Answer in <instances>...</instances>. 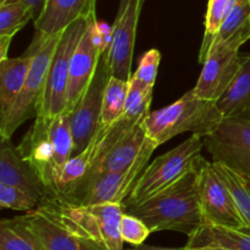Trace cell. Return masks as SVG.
<instances>
[{"label":"cell","mask_w":250,"mask_h":250,"mask_svg":"<svg viewBox=\"0 0 250 250\" xmlns=\"http://www.w3.org/2000/svg\"><path fill=\"white\" fill-rule=\"evenodd\" d=\"M189 250H229V249L222 248V247H216V246H204V247H194V248H189Z\"/></svg>","instance_id":"36"},{"label":"cell","mask_w":250,"mask_h":250,"mask_svg":"<svg viewBox=\"0 0 250 250\" xmlns=\"http://www.w3.org/2000/svg\"><path fill=\"white\" fill-rule=\"evenodd\" d=\"M214 164L226 185L229 186L237 208L246 222V229L242 231L250 234V180L221 164Z\"/></svg>","instance_id":"25"},{"label":"cell","mask_w":250,"mask_h":250,"mask_svg":"<svg viewBox=\"0 0 250 250\" xmlns=\"http://www.w3.org/2000/svg\"><path fill=\"white\" fill-rule=\"evenodd\" d=\"M203 137L192 134L180 146L158 156L144 168L122 205L139 204L185 177L203 160Z\"/></svg>","instance_id":"3"},{"label":"cell","mask_w":250,"mask_h":250,"mask_svg":"<svg viewBox=\"0 0 250 250\" xmlns=\"http://www.w3.org/2000/svg\"><path fill=\"white\" fill-rule=\"evenodd\" d=\"M22 2L23 5H26L29 9L32 14V21H37L39 19V16L43 12L44 7H45L46 0H0V4H5V2Z\"/></svg>","instance_id":"32"},{"label":"cell","mask_w":250,"mask_h":250,"mask_svg":"<svg viewBox=\"0 0 250 250\" xmlns=\"http://www.w3.org/2000/svg\"><path fill=\"white\" fill-rule=\"evenodd\" d=\"M77 241L80 242L81 250H104L103 248H100L98 244L93 243V242L85 241V239H80V238H77Z\"/></svg>","instance_id":"35"},{"label":"cell","mask_w":250,"mask_h":250,"mask_svg":"<svg viewBox=\"0 0 250 250\" xmlns=\"http://www.w3.org/2000/svg\"><path fill=\"white\" fill-rule=\"evenodd\" d=\"M88 17L77 20L66 27L61 33L53 60L49 66L37 116L55 117L66 112L71 59L84 33Z\"/></svg>","instance_id":"7"},{"label":"cell","mask_w":250,"mask_h":250,"mask_svg":"<svg viewBox=\"0 0 250 250\" xmlns=\"http://www.w3.org/2000/svg\"><path fill=\"white\" fill-rule=\"evenodd\" d=\"M224 119L248 117L250 114V54L243 55L241 67L229 88L216 100Z\"/></svg>","instance_id":"20"},{"label":"cell","mask_w":250,"mask_h":250,"mask_svg":"<svg viewBox=\"0 0 250 250\" xmlns=\"http://www.w3.org/2000/svg\"><path fill=\"white\" fill-rule=\"evenodd\" d=\"M0 250H41L38 243L19 217L0 222Z\"/></svg>","instance_id":"26"},{"label":"cell","mask_w":250,"mask_h":250,"mask_svg":"<svg viewBox=\"0 0 250 250\" xmlns=\"http://www.w3.org/2000/svg\"><path fill=\"white\" fill-rule=\"evenodd\" d=\"M146 0H120L119 11L111 26V43L104 54L107 70L115 77L129 80L137 27Z\"/></svg>","instance_id":"11"},{"label":"cell","mask_w":250,"mask_h":250,"mask_svg":"<svg viewBox=\"0 0 250 250\" xmlns=\"http://www.w3.org/2000/svg\"><path fill=\"white\" fill-rule=\"evenodd\" d=\"M129 87L125 105L124 117L129 120H138L150 112L153 100V87L144 84L134 75L128 80Z\"/></svg>","instance_id":"27"},{"label":"cell","mask_w":250,"mask_h":250,"mask_svg":"<svg viewBox=\"0 0 250 250\" xmlns=\"http://www.w3.org/2000/svg\"><path fill=\"white\" fill-rule=\"evenodd\" d=\"M0 207L2 209L29 212L41 207V204L24 190L0 183Z\"/></svg>","instance_id":"29"},{"label":"cell","mask_w":250,"mask_h":250,"mask_svg":"<svg viewBox=\"0 0 250 250\" xmlns=\"http://www.w3.org/2000/svg\"><path fill=\"white\" fill-rule=\"evenodd\" d=\"M146 115L132 121L121 132L116 141L107 149L106 153L93 165L84 180L99 175V173L125 170L136 161L139 154L143 151V149L150 141L146 134V125H144Z\"/></svg>","instance_id":"16"},{"label":"cell","mask_w":250,"mask_h":250,"mask_svg":"<svg viewBox=\"0 0 250 250\" xmlns=\"http://www.w3.org/2000/svg\"><path fill=\"white\" fill-rule=\"evenodd\" d=\"M199 166L200 164L180 181L144 202L122 205L124 212L143 220L151 232L193 234L205 224L199 194Z\"/></svg>","instance_id":"1"},{"label":"cell","mask_w":250,"mask_h":250,"mask_svg":"<svg viewBox=\"0 0 250 250\" xmlns=\"http://www.w3.org/2000/svg\"><path fill=\"white\" fill-rule=\"evenodd\" d=\"M98 0H46L45 7L37 21L36 33L55 36L80 19L97 14Z\"/></svg>","instance_id":"18"},{"label":"cell","mask_w":250,"mask_h":250,"mask_svg":"<svg viewBox=\"0 0 250 250\" xmlns=\"http://www.w3.org/2000/svg\"><path fill=\"white\" fill-rule=\"evenodd\" d=\"M237 2H238V0H209L208 1V9L204 21V37H203L202 46H200L199 51V61L202 63L207 58L208 51L214 43L222 23L229 16Z\"/></svg>","instance_id":"24"},{"label":"cell","mask_w":250,"mask_h":250,"mask_svg":"<svg viewBox=\"0 0 250 250\" xmlns=\"http://www.w3.org/2000/svg\"><path fill=\"white\" fill-rule=\"evenodd\" d=\"M222 120L216 102L199 98L190 89L172 104L149 112L144 125L149 138L160 146L185 132L204 138L219 127Z\"/></svg>","instance_id":"2"},{"label":"cell","mask_w":250,"mask_h":250,"mask_svg":"<svg viewBox=\"0 0 250 250\" xmlns=\"http://www.w3.org/2000/svg\"><path fill=\"white\" fill-rule=\"evenodd\" d=\"M243 55L237 49L212 43L193 92L199 98L216 102L229 88L241 67Z\"/></svg>","instance_id":"14"},{"label":"cell","mask_w":250,"mask_h":250,"mask_svg":"<svg viewBox=\"0 0 250 250\" xmlns=\"http://www.w3.org/2000/svg\"><path fill=\"white\" fill-rule=\"evenodd\" d=\"M110 72L106 61L102 56L94 77L70 114L73 137V156L84 150L100 127L103 94Z\"/></svg>","instance_id":"12"},{"label":"cell","mask_w":250,"mask_h":250,"mask_svg":"<svg viewBox=\"0 0 250 250\" xmlns=\"http://www.w3.org/2000/svg\"><path fill=\"white\" fill-rule=\"evenodd\" d=\"M38 243L41 250H81L80 242L71 233L53 203L17 216Z\"/></svg>","instance_id":"15"},{"label":"cell","mask_w":250,"mask_h":250,"mask_svg":"<svg viewBox=\"0 0 250 250\" xmlns=\"http://www.w3.org/2000/svg\"><path fill=\"white\" fill-rule=\"evenodd\" d=\"M128 87V80L109 76L103 94L100 126H110L124 117Z\"/></svg>","instance_id":"23"},{"label":"cell","mask_w":250,"mask_h":250,"mask_svg":"<svg viewBox=\"0 0 250 250\" xmlns=\"http://www.w3.org/2000/svg\"><path fill=\"white\" fill-rule=\"evenodd\" d=\"M33 61V54L27 50L22 56L0 61V120L4 119L21 92Z\"/></svg>","instance_id":"19"},{"label":"cell","mask_w":250,"mask_h":250,"mask_svg":"<svg viewBox=\"0 0 250 250\" xmlns=\"http://www.w3.org/2000/svg\"><path fill=\"white\" fill-rule=\"evenodd\" d=\"M203 139L214 163L250 180V119H224L212 133Z\"/></svg>","instance_id":"9"},{"label":"cell","mask_w":250,"mask_h":250,"mask_svg":"<svg viewBox=\"0 0 250 250\" xmlns=\"http://www.w3.org/2000/svg\"><path fill=\"white\" fill-rule=\"evenodd\" d=\"M248 119H250V114H249V116H248Z\"/></svg>","instance_id":"37"},{"label":"cell","mask_w":250,"mask_h":250,"mask_svg":"<svg viewBox=\"0 0 250 250\" xmlns=\"http://www.w3.org/2000/svg\"><path fill=\"white\" fill-rule=\"evenodd\" d=\"M250 39V1L238 0L226 21L222 23L214 43L239 50Z\"/></svg>","instance_id":"22"},{"label":"cell","mask_w":250,"mask_h":250,"mask_svg":"<svg viewBox=\"0 0 250 250\" xmlns=\"http://www.w3.org/2000/svg\"><path fill=\"white\" fill-rule=\"evenodd\" d=\"M111 43V26L99 22L97 14L88 17L80 43L73 51L70 65V81L67 90V109L71 112L84 90L94 77L102 56L106 53Z\"/></svg>","instance_id":"8"},{"label":"cell","mask_w":250,"mask_h":250,"mask_svg":"<svg viewBox=\"0 0 250 250\" xmlns=\"http://www.w3.org/2000/svg\"><path fill=\"white\" fill-rule=\"evenodd\" d=\"M249 1H250V0H249Z\"/></svg>","instance_id":"38"},{"label":"cell","mask_w":250,"mask_h":250,"mask_svg":"<svg viewBox=\"0 0 250 250\" xmlns=\"http://www.w3.org/2000/svg\"><path fill=\"white\" fill-rule=\"evenodd\" d=\"M63 224L80 239L93 242L104 250H125L121 236L122 204L67 207L53 203Z\"/></svg>","instance_id":"6"},{"label":"cell","mask_w":250,"mask_h":250,"mask_svg":"<svg viewBox=\"0 0 250 250\" xmlns=\"http://www.w3.org/2000/svg\"><path fill=\"white\" fill-rule=\"evenodd\" d=\"M150 233V229L144 224L143 220L124 212L121 219V236L125 242L133 246H141Z\"/></svg>","instance_id":"30"},{"label":"cell","mask_w":250,"mask_h":250,"mask_svg":"<svg viewBox=\"0 0 250 250\" xmlns=\"http://www.w3.org/2000/svg\"><path fill=\"white\" fill-rule=\"evenodd\" d=\"M61 33L55 36H42L36 33L34 36L33 42L28 48V51L33 54V61L27 73L23 87L6 116L0 120L1 138L11 139L12 134L21 125L37 116L49 66L53 60Z\"/></svg>","instance_id":"5"},{"label":"cell","mask_w":250,"mask_h":250,"mask_svg":"<svg viewBox=\"0 0 250 250\" xmlns=\"http://www.w3.org/2000/svg\"><path fill=\"white\" fill-rule=\"evenodd\" d=\"M161 61V54L158 49L153 48L143 54L138 63V68L133 73L144 84L153 87L155 85L156 76H158L159 65Z\"/></svg>","instance_id":"31"},{"label":"cell","mask_w":250,"mask_h":250,"mask_svg":"<svg viewBox=\"0 0 250 250\" xmlns=\"http://www.w3.org/2000/svg\"><path fill=\"white\" fill-rule=\"evenodd\" d=\"M32 20L28 7L22 2L0 4V34H15Z\"/></svg>","instance_id":"28"},{"label":"cell","mask_w":250,"mask_h":250,"mask_svg":"<svg viewBox=\"0 0 250 250\" xmlns=\"http://www.w3.org/2000/svg\"><path fill=\"white\" fill-rule=\"evenodd\" d=\"M158 148L149 141L131 166L121 171L99 173L87 178L77 187L58 199V204L67 207H89L99 204H122L133 189L136 181L148 166L151 154Z\"/></svg>","instance_id":"4"},{"label":"cell","mask_w":250,"mask_h":250,"mask_svg":"<svg viewBox=\"0 0 250 250\" xmlns=\"http://www.w3.org/2000/svg\"><path fill=\"white\" fill-rule=\"evenodd\" d=\"M12 34H0V61L6 60L9 58V49L11 44Z\"/></svg>","instance_id":"33"},{"label":"cell","mask_w":250,"mask_h":250,"mask_svg":"<svg viewBox=\"0 0 250 250\" xmlns=\"http://www.w3.org/2000/svg\"><path fill=\"white\" fill-rule=\"evenodd\" d=\"M128 250H189L187 246L182 247V248H161V247H154V246H146V244H141V246H136L134 248Z\"/></svg>","instance_id":"34"},{"label":"cell","mask_w":250,"mask_h":250,"mask_svg":"<svg viewBox=\"0 0 250 250\" xmlns=\"http://www.w3.org/2000/svg\"><path fill=\"white\" fill-rule=\"evenodd\" d=\"M0 183L24 190L41 205L50 202L45 186L9 138H1L0 146Z\"/></svg>","instance_id":"17"},{"label":"cell","mask_w":250,"mask_h":250,"mask_svg":"<svg viewBox=\"0 0 250 250\" xmlns=\"http://www.w3.org/2000/svg\"><path fill=\"white\" fill-rule=\"evenodd\" d=\"M51 117L36 116L33 126L26 132L17 146L22 158L31 165L50 194V202L56 199L55 148L50 136Z\"/></svg>","instance_id":"13"},{"label":"cell","mask_w":250,"mask_h":250,"mask_svg":"<svg viewBox=\"0 0 250 250\" xmlns=\"http://www.w3.org/2000/svg\"><path fill=\"white\" fill-rule=\"evenodd\" d=\"M188 248L204 246L222 247L229 250H250V234L241 229L204 224L188 236Z\"/></svg>","instance_id":"21"},{"label":"cell","mask_w":250,"mask_h":250,"mask_svg":"<svg viewBox=\"0 0 250 250\" xmlns=\"http://www.w3.org/2000/svg\"><path fill=\"white\" fill-rule=\"evenodd\" d=\"M199 194L205 224L244 229L246 222L229 186L214 163L203 159L199 166Z\"/></svg>","instance_id":"10"}]
</instances>
